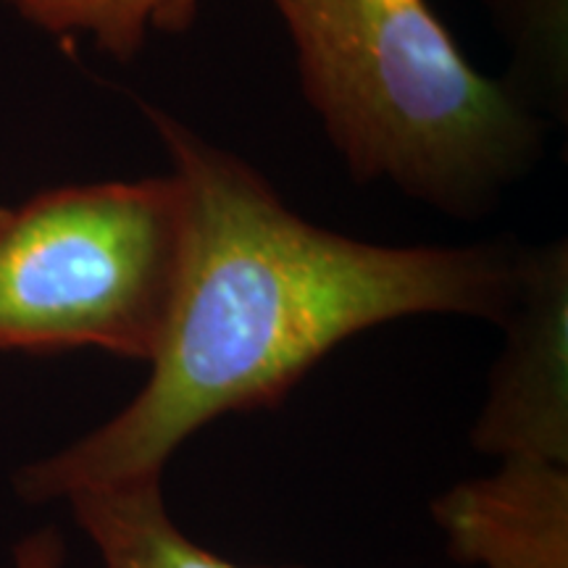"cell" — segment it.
Segmentation results:
<instances>
[{
	"instance_id": "obj_3",
	"label": "cell",
	"mask_w": 568,
	"mask_h": 568,
	"mask_svg": "<svg viewBox=\"0 0 568 568\" xmlns=\"http://www.w3.org/2000/svg\"><path fill=\"white\" fill-rule=\"evenodd\" d=\"M187 243L174 172L71 184L9 209L0 224V351H159Z\"/></svg>"
},
{
	"instance_id": "obj_10",
	"label": "cell",
	"mask_w": 568,
	"mask_h": 568,
	"mask_svg": "<svg viewBox=\"0 0 568 568\" xmlns=\"http://www.w3.org/2000/svg\"><path fill=\"white\" fill-rule=\"evenodd\" d=\"M6 213H9V209H3V205H0V224H3V219H6Z\"/></svg>"
},
{
	"instance_id": "obj_6",
	"label": "cell",
	"mask_w": 568,
	"mask_h": 568,
	"mask_svg": "<svg viewBox=\"0 0 568 568\" xmlns=\"http://www.w3.org/2000/svg\"><path fill=\"white\" fill-rule=\"evenodd\" d=\"M161 485L145 479L67 497L105 568H301L245 566L216 556L176 527Z\"/></svg>"
},
{
	"instance_id": "obj_5",
	"label": "cell",
	"mask_w": 568,
	"mask_h": 568,
	"mask_svg": "<svg viewBox=\"0 0 568 568\" xmlns=\"http://www.w3.org/2000/svg\"><path fill=\"white\" fill-rule=\"evenodd\" d=\"M447 552L479 568H568V464L497 460L432 500Z\"/></svg>"
},
{
	"instance_id": "obj_7",
	"label": "cell",
	"mask_w": 568,
	"mask_h": 568,
	"mask_svg": "<svg viewBox=\"0 0 568 568\" xmlns=\"http://www.w3.org/2000/svg\"><path fill=\"white\" fill-rule=\"evenodd\" d=\"M508 48L503 82L550 126L568 124V0H481Z\"/></svg>"
},
{
	"instance_id": "obj_2",
	"label": "cell",
	"mask_w": 568,
	"mask_h": 568,
	"mask_svg": "<svg viewBox=\"0 0 568 568\" xmlns=\"http://www.w3.org/2000/svg\"><path fill=\"white\" fill-rule=\"evenodd\" d=\"M305 103L358 184L485 219L542 163L550 124L481 74L426 0H268Z\"/></svg>"
},
{
	"instance_id": "obj_9",
	"label": "cell",
	"mask_w": 568,
	"mask_h": 568,
	"mask_svg": "<svg viewBox=\"0 0 568 568\" xmlns=\"http://www.w3.org/2000/svg\"><path fill=\"white\" fill-rule=\"evenodd\" d=\"M13 568H63V542L59 531L42 529L17 545Z\"/></svg>"
},
{
	"instance_id": "obj_4",
	"label": "cell",
	"mask_w": 568,
	"mask_h": 568,
	"mask_svg": "<svg viewBox=\"0 0 568 568\" xmlns=\"http://www.w3.org/2000/svg\"><path fill=\"white\" fill-rule=\"evenodd\" d=\"M474 422V450L497 460L568 464V245L518 247V282Z\"/></svg>"
},
{
	"instance_id": "obj_8",
	"label": "cell",
	"mask_w": 568,
	"mask_h": 568,
	"mask_svg": "<svg viewBox=\"0 0 568 568\" xmlns=\"http://www.w3.org/2000/svg\"><path fill=\"white\" fill-rule=\"evenodd\" d=\"M203 0H0L27 24L61 38H90L119 63L138 59L151 34H184Z\"/></svg>"
},
{
	"instance_id": "obj_1",
	"label": "cell",
	"mask_w": 568,
	"mask_h": 568,
	"mask_svg": "<svg viewBox=\"0 0 568 568\" xmlns=\"http://www.w3.org/2000/svg\"><path fill=\"white\" fill-rule=\"evenodd\" d=\"M187 195V243L166 332L138 395L13 479L27 503L163 479L219 416L280 403L347 339L414 316L503 324L518 247L379 245L290 209L251 161L142 105Z\"/></svg>"
}]
</instances>
